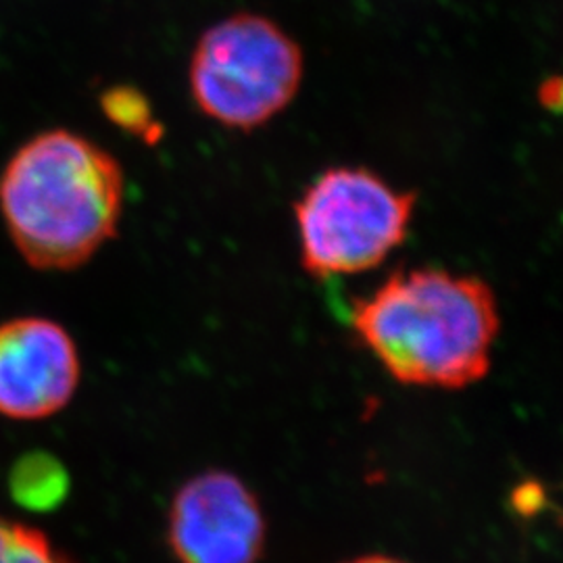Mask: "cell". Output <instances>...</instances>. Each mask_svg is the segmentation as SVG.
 Segmentation results:
<instances>
[{
	"instance_id": "cell-6",
	"label": "cell",
	"mask_w": 563,
	"mask_h": 563,
	"mask_svg": "<svg viewBox=\"0 0 563 563\" xmlns=\"http://www.w3.org/2000/svg\"><path fill=\"white\" fill-rule=\"evenodd\" d=\"M78 344L63 323L21 316L0 323V416L36 422L57 416L78 393Z\"/></svg>"
},
{
	"instance_id": "cell-2",
	"label": "cell",
	"mask_w": 563,
	"mask_h": 563,
	"mask_svg": "<svg viewBox=\"0 0 563 563\" xmlns=\"http://www.w3.org/2000/svg\"><path fill=\"white\" fill-rule=\"evenodd\" d=\"M351 323L397 383L460 390L488 374L501 320L486 282L416 267L355 302Z\"/></svg>"
},
{
	"instance_id": "cell-7",
	"label": "cell",
	"mask_w": 563,
	"mask_h": 563,
	"mask_svg": "<svg viewBox=\"0 0 563 563\" xmlns=\"http://www.w3.org/2000/svg\"><path fill=\"white\" fill-rule=\"evenodd\" d=\"M9 488L18 504L32 511H51L69 493V474L59 457L46 451L21 455L9 472Z\"/></svg>"
},
{
	"instance_id": "cell-8",
	"label": "cell",
	"mask_w": 563,
	"mask_h": 563,
	"mask_svg": "<svg viewBox=\"0 0 563 563\" xmlns=\"http://www.w3.org/2000/svg\"><path fill=\"white\" fill-rule=\"evenodd\" d=\"M99 107L107 121L120 128L123 134H130L148 146L163 141V123L141 88L130 84L109 86L99 97Z\"/></svg>"
},
{
	"instance_id": "cell-1",
	"label": "cell",
	"mask_w": 563,
	"mask_h": 563,
	"mask_svg": "<svg viewBox=\"0 0 563 563\" xmlns=\"http://www.w3.org/2000/svg\"><path fill=\"white\" fill-rule=\"evenodd\" d=\"M125 178L99 142L51 128L21 142L0 169V218L23 262L71 272L118 236Z\"/></svg>"
},
{
	"instance_id": "cell-10",
	"label": "cell",
	"mask_w": 563,
	"mask_h": 563,
	"mask_svg": "<svg viewBox=\"0 0 563 563\" xmlns=\"http://www.w3.org/2000/svg\"><path fill=\"white\" fill-rule=\"evenodd\" d=\"M346 563H405L401 560H393V558H384V555H367V558H357L353 562Z\"/></svg>"
},
{
	"instance_id": "cell-9",
	"label": "cell",
	"mask_w": 563,
	"mask_h": 563,
	"mask_svg": "<svg viewBox=\"0 0 563 563\" xmlns=\"http://www.w3.org/2000/svg\"><path fill=\"white\" fill-rule=\"evenodd\" d=\"M0 563H71L41 530L0 516Z\"/></svg>"
},
{
	"instance_id": "cell-4",
	"label": "cell",
	"mask_w": 563,
	"mask_h": 563,
	"mask_svg": "<svg viewBox=\"0 0 563 563\" xmlns=\"http://www.w3.org/2000/svg\"><path fill=\"white\" fill-rule=\"evenodd\" d=\"M416 195L365 167H330L295 202L302 269L316 278L362 274L407 239Z\"/></svg>"
},
{
	"instance_id": "cell-3",
	"label": "cell",
	"mask_w": 563,
	"mask_h": 563,
	"mask_svg": "<svg viewBox=\"0 0 563 563\" xmlns=\"http://www.w3.org/2000/svg\"><path fill=\"white\" fill-rule=\"evenodd\" d=\"M302 71L301 46L276 21L236 13L202 32L190 57L188 86L207 120L253 132L295 101Z\"/></svg>"
},
{
	"instance_id": "cell-5",
	"label": "cell",
	"mask_w": 563,
	"mask_h": 563,
	"mask_svg": "<svg viewBox=\"0 0 563 563\" xmlns=\"http://www.w3.org/2000/svg\"><path fill=\"white\" fill-rule=\"evenodd\" d=\"M167 543L180 563H257L265 547L262 505L232 472L207 470L176 493Z\"/></svg>"
}]
</instances>
